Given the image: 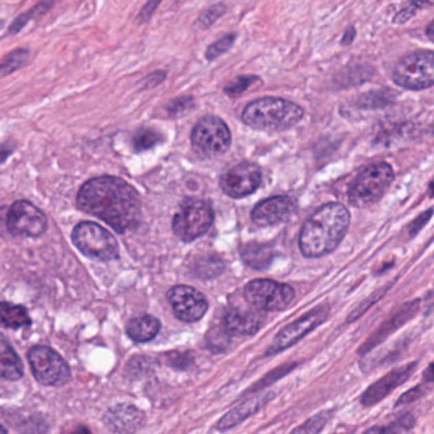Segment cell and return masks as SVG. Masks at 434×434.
I'll return each mask as SVG.
<instances>
[{
	"label": "cell",
	"instance_id": "83f0119b",
	"mask_svg": "<svg viewBox=\"0 0 434 434\" xmlns=\"http://www.w3.org/2000/svg\"><path fill=\"white\" fill-rule=\"evenodd\" d=\"M413 426H414V417L408 414V415H404L400 419L395 420L389 426H372L363 434H399L400 431L410 429Z\"/></svg>",
	"mask_w": 434,
	"mask_h": 434
},
{
	"label": "cell",
	"instance_id": "ab89813d",
	"mask_svg": "<svg viewBox=\"0 0 434 434\" xmlns=\"http://www.w3.org/2000/svg\"><path fill=\"white\" fill-rule=\"evenodd\" d=\"M72 434H92L91 431L84 426H78L76 429L72 432Z\"/></svg>",
	"mask_w": 434,
	"mask_h": 434
},
{
	"label": "cell",
	"instance_id": "4fadbf2b",
	"mask_svg": "<svg viewBox=\"0 0 434 434\" xmlns=\"http://www.w3.org/2000/svg\"><path fill=\"white\" fill-rule=\"evenodd\" d=\"M167 300L176 318L184 322H196L208 311V301L203 293L189 285H175L167 293Z\"/></svg>",
	"mask_w": 434,
	"mask_h": 434
},
{
	"label": "cell",
	"instance_id": "3957f363",
	"mask_svg": "<svg viewBox=\"0 0 434 434\" xmlns=\"http://www.w3.org/2000/svg\"><path fill=\"white\" fill-rule=\"evenodd\" d=\"M304 115L301 106L278 97L252 101L243 110L246 125L264 132H282L297 125Z\"/></svg>",
	"mask_w": 434,
	"mask_h": 434
},
{
	"label": "cell",
	"instance_id": "5bb4252c",
	"mask_svg": "<svg viewBox=\"0 0 434 434\" xmlns=\"http://www.w3.org/2000/svg\"><path fill=\"white\" fill-rule=\"evenodd\" d=\"M262 181L260 168L254 163H240L229 168L220 178V189L228 196L241 199L256 192Z\"/></svg>",
	"mask_w": 434,
	"mask_h": 434
},
{
	"label": "cell",
	"instance_id": "9a60e30c",
	"mask_svg": "<svg viewBox=\"0 0 434 434\" xmlns=\"http://www.w3.org/2000/svg\"><path fill=\"white\" fill-rule=\"evenodd\" d=\"M296 211L292 198L278 195L260 201L251 211V220L260 227L276 226L291 219Z\"/></svg>",
	"mask_w": 434,
	"mask_h": 434
},
{
	"label": "cell",
	"instance_id": "2e32d148",
	"mask_svg": "<svg viewBox=\"0 0 434 434\" xmlns=\"http://www.w3.org/2000/svg\"><path fill=\"white\" fill-rule=\"evenodd\" d=\"M419 306L420 302L417 300L406 302L405 304L400 306L384 320V324H381L376 331L359 348V354H367L369 351H373L381 342H384L390 335L399 330L401 326L405 325L410 318L415 316V313L419 311Z\"/></svg>",
	"mask_w": 434,
	"mask_h": 434
},
{
	"label": "cell",
	"instance_id": "484cf974",
	"mask_svg": "<svg viewBox=\"0 0 434 434\" xmlns=\"http://www.w3.org/2000/svg\"><path fill=\"white\" fill-rule=\"evenodd\" d=\"M163 141V136L154 129L142 127L133 138V145L136 152L148 151Z\"/></svg>",
	"mask_w": 434,
	"mask_h": 434
},
{
	"label": "cell",
	"instance_id": "6da1fadb",
	"mask_svg": "<svg viewBox=\"0 0 434 434\" xmlns=\"http://www.w3.org/2000/svg\"><path fill=\"white\" fill-rule=\"evenodd\" d=\"M78 208L107 223L117 234L132 232L141 225L142 203L133 186L115 176L88 180L76 195Z\"/></svg>",
	"mask_w": 434,
	"mask_h": 434
},
{
	"label": "cell",
	"instance_id": "7a4b0ae2",
	"mask_svg": "<svg viewBox=\"0 0 434 434\" xmlns=\"http://www.w3.org/2000/svg\"><path fill=\"white\" fill-rule=\"evenodd\" d=\"M349 225L351 214L342 204L329 203L318 208L302 227L300 250L303 256L318 259L333 252L342 242Z\"/></svg>",
	"mask_w": 434,
	"mask_h": 434
},
{
	"label": "cell",
	"instance_id": "f1b7e54d",
	"mask_svg": "<svg viewBox=\"0 0 434 434\" xmlns=\"http://www.w3.org/2000/svg\"><path fill=\"white\" fill-rule=\"evenodd\" d=\"M30 58V52L25 49H18V50L9 52L8 55L3 60L1 64V72L3 76H7L9 73H13L16 69L22 67L25 61Z\"/></svg>",
	"mask_w": 434,
	"mask_h": 434
},
{
	"label": "cell",
	"instance_id": "f546056e",
	"mask_svg": "<svg viewBox=\"0 0 434 434\" xmlns=\"http://www.w3.org/2000/svg\"><path fill=\"white\" fill-rule=\"evenodd\" d=\"M258 79V76H241L236 78L231 83L227 84L225 87V93L231 97L240 96L241 93L247 91L252 84L255 83Z\"/></svg>",
	"mask_w": 434,
	"mask_h": 434
},
{
	"label": "cell",
	"instance_id": "7c38bea8",
	"mask_svg": "<svg viewBox=\"0 0 434 434\" xmlns=\"http://www.w3.org/2000/svg\"><path fill=\"white\" fill-rule=\"evenodd\" d=\"M7 228L13 236L37 238L46 232L48 218L32 203L16 201L9 208Z\"/></svg>",
	"mask_w": 434,
	"mask_h": 434
},
{
	"label": "cell",
	"instance_id": "52a82bcc",
	"mask_svg": "<svg viewBox=\"0 0 434 434\" xmlns=\"http://www.w3.org/2000/svg\"><path fill=\"white\" fill-rule=\"evenodd\" d=\"M72 241L78 250L91 259L111 261L116 260L120 254L118 243L112 234L92 222L76 225L72 232Z\"/></svg>",
	"mask_w": 434,
	"mask_h": 434
},
{
	"label": "cell",
	"instance_id": "4dcf8cb0",
	"mask_svg": "<svg viewBox=\"0 0 434 434\" xmlns=\"http://www.w3.org/2000/svg\"><path fill=\"white\" fill-rule=\"evenodd\" d=\"M234 40H236V34H228L223 36L222 39H219L217 42H214L209 46L205 56L208 60L219 58L222 54H225L232 48Z\"/></svg>",
	"mask_w": 434,
	"mask_h": 434
},
{
	"label": "cell",
	"instance_id": "f35d334b",
	"mask_svg": "<svg viewBox=\"0 0 434 434\" xmlns=\"http://www.w3.org/2000/svg\"><path fill=\"white\" fill-rule=\"evenodd\" d=\"M423 380H424V382H434V362L426 367L424 373H423Z\"/></svg>",
	"mask_w": 434,
	"mask_h": 434
},
{
	"label": "cell",
	"instance_id": "4316f807",
	"mask_svg": "<svg viewBox=\"0 0 434 434\" xmlns=\"http://www.w3.org/2000/svg\"><path fill=\"white\" fill-rule=\"evenodd\" d=\"M331 417V411H321L316 415L309 417V420L297 426L291 434H318L325 428L329 419Z\"/></svg>",
	"mask_w": 434,
	"mask_h": 434
},
{
	"label": "cell",
	"instance_id": "44dd1931",
	"mask_svg": "<svg viewBox=\"0 0 434 434\" xmlns=\"http://www.w3.org/2000/svg\"><path fill=\"white\" fill-rule=\"evenodd\" d=\"M161 330V322L157 318L144 315L134 318L126 325V334L136 342H147L153 340Z\"/></svg>",
	"mask_w": 434,
	"mask_h": 434
},
{
	"label": "cell",
	"instance_id": "74e56055",
	"mask_svg": "<svg viewBox=\"0 0 434 434\" xmlns=\"http://www.w3.org/2000/svg\"><path fill=\"white\" fill-rule=\"evenodd\" d=\"M159 6V1H149L145 4V7L142 9L141 14H139V21L141 22H147L149 18L152 17V14L154 13V9L157 8Z\"/></svg>",
	"mask_w": 434,
	"mask_h": 434
},
{
	"label": "cell",
	"instance_id": "60d3db41",
	"mask_svg": "<svg viewBox=\"0 0 434 434\" xmlns=\"http://www.w3.org/2000/svg\"><path fill=\"white\" fill-rule=\"evenodd\" d=\"M426 36L429 40H432L434 42V22H432L431 25H428L426 28Z\"/></svg>",
	"mask_w": 434,
	"mask_h": 434
},
{
	"label": "cell",
	"instance_id": "ffe728a7",
	"mask_svg": "<svg viewBox=\"0 0 434 434\" xmlns=\"http://www.w3.org/2000/svg\"><path fill=\"white\" fill-rule=\"evenodd\" d=\"M273 397V393H261L259 396H255L250 400L245 401L241 405L236 406L234 409L228 411L225 417H220V420L218 422L216 429L225 432L234 426H238L241 422L246 420L251 415L256 414L264 405H267V401Z\"/></svg>",
	"mask_w": 434,
	"mask_h": 434
},
{
	"label": "cell",
	"instance_id": "5b68a950",
	"mask_svg": "<svg viewBox=\"0 0 434 434\" xmlns=\"http://www.w3.org/2000/svg\"><path fill=\"white\" fill-rule=\"evenodd\" d=\"M393 79L411 91L434 85V51H415L399 59L393 69Z\"/></svg>",
	"mask_w": 434,
	"mask_h": 434
},
{
	"label": "cell",
	"instance_id": "8fae6325",
	"mask_svg": "<svg viewBox=\"0 0 434 434\" xmlns=\"http://www.w3.org/2000/svg\"><path fill=\"white\" fill-rule=\"evenodd\" d=\"M330 313V307L327 304H321L316 309H311L302 318L296 320L292 324L283 327L273 342L267 349V355H273L276 353L285 351L300 342L306 335L313 331L316 327L324 324Z\"/></svg>",
	"mask_w": 434,
	"mask_h": 434
},
{
	"label": "cell",
	"instance_id": "d590c367",
	"mask_svg": "<svg viewBox=\"0 0 434 434\" xmlns=\"http://www.w3.org/2000/svg\"><path fill=\"white\" fill-rule=\"evenodd\" d=\"M424 387L423 386H417L414 389H411L409 391L401 395L400 397L396 401V406H400V405H405V404H410V402H414L417 399H420L423 395H424Z\"/></svg>",
	"mask_w": 434,
	"mask_h": 434
},
{
	"label": "cell",
	"instance_id": "ac0fdd59",
	"mask_svg": "<svg viewBox=\"0 0 434 434\" xmlns=\"http://www.w3.org/2000/svg\"><path fill=\"white\" fill-rule=\"evenodd\" d=\"M103 423L110 431L118 434H134L145 423L144 411L132 404H117L103 415Z\"/></svg>",
	"mask_w": 434,
	"mask_h": 434
},
{
	"label": "cell",
	"instance_id": "7bdbcfd3",
	"mask_svg": "<svg viewBox=\"0 0 434 434\" xmlns=\"http://www.w3.org/2000/svg\"><path fill=\"white\" fill-rule=\"evenodd\" d=\"M0 434H8V432H7V429H6V428H4V426H3V428H1V433Z\"/></svg>",
	"mask_w": 434,
	"mask_h": 434
},
{
	"label": "cell",
	"instance_id": "ba28073f",
	"mask_svg": "<svg viewBox=\"0 0 434 434\" xmlns=\"http://www.w3.org/2000/svg\"><path fill=\"white\" fill-rule=\"evenodd\" d=\"M232 143V135L226 123L217 116L208 115L198 121L192 129V149L201 157L210 158L225 154Z\"/></svg>",
	"mask_w": 434,
	"mask_h": 434
},
{
	"label": "cell",
	"instance_id": "1f68e13d",
	"mask_svg": "<svg viewBox=\"0 0 434 434\" xmlns=\"http://www.w3.org/2000/svg\"><path fill=\"white\" fill-rule=\"evenodd\" d=\"M194 107V100L192 97H181L177 100L171 101L168 105V114L171 117H177L187 114Z\"/></svg>",
	"mask_w": 434,
	"mask_h": 434
},
{
	"label": "cell",
	"instance_id": "277c9868",
	"mask_svg": "<svg viewBox=\"0 0 434 434\" xmlns=\"http://www.w3.org/2000/svg\"><path fill=\"white\" fill-rule=\"evenodd\" d=\"M393 169L386 162H378L364 168L349 187V201L357 208L376 204L393 184Z\"/></svg>",
	"mask_w": 434,
	"mask_h": 434
},
{
	"label": "cell",
	"instance_id": "e575fe53",
	"mask_svg": "<svg viewBox=\"0 0 434 434\" xmlns=\"http://www.w3.org/2000/svg\"><path fill=\"white\" fill-rule=\"evenodd\" d=\"M384 292H386V289H380V291L375 293L372 297H369V298L366 300V301L362 302V303L359 304L358 307L351 312L347 321H348V322H353V321H355L357 318H360L364 312H367L368 309H369L372 304H375V303H376V302L378 301L382 296H384Z\"/></svg>",
	"mask_w": 434,
	"mask_h": 434
},
{
	"label": "cell",
	"instance_id": "836d02e7",
	"mask_svg": "<svg viewBox=\"0 0 434 434\" xmlns=\"http://www.w3.org/2000/svg\"><path fill=\"white\" fill-rule=\"evenodd\" d=\"M50 6H52L51 3H40V4H37L34 8L30 9V12H28L27 14H23V16H21V17H18L17 19H16V22L9 28V32H10V34H16V32H18V31L30 21V17L32 18L34 16H36V14L45 13V12H40V9L42 10V9L48 8V7H50Z\"/></svg>",
	"mask_w": 434,
	"mask_h": 434
},
{
	"label": "cell",
	"instance_id": "7402d4cb",
	"mask_svg": "<svg viewBox=\"0 0 434 434\" xmlns=\"http://www.w3.org/2000/svg\"><path fill=\"white\" fill-rule=\"evenodd\" d=\"M0 376L7 381H17L23 376V364L6 338L0 342Z\"/></svg>",
	"mask_w": 434,
	"mask_h": 434
},
{
	"label": "cell",
	"instance_id": "d6986e66",
	"mask_svg": "<svg viewBox=\"0 0 434 434\" xmlns=\"http://www.w3.org/2000/svg\"><path fill=\"white\" fill-rule=\"evenodd\" d=\"M264 320L265 316L258 309L231 307L225 312L222 327L228 334L254 335L259 331Z\"/></svg>",
	"mask_w": 434,
	"mask_h": 434
},
{
	"label": "cell",
	"instance_id": "b9f144b4",
	"mask_svg": "<svg viewBox=\"0 0 434 434\" xmlns=\"http://www.w3.org/2000/svg\"><path fill=\"white\" fill-rule=\"evenodd\" d=\"M431 195L434 196V183H432V185H431Z\"/></svg>",
	"mask_w": 434,
	"mask_h": 434
},
{
	"label": "cell",
	"instance_id": "cb8c5ba5",
	"mask_svg": "<svg viewBox=\"0 0 434 434\" xmlns=\"http://www.w3.org/2000/svg\"><path fill=\"white\" fill-rule=\"evenodd\" d=\"M1 324L9 329H19L22 326L31 325V318L27 313V309L22 306L10 304L7 302L1 303Z\"/></svg>",
	"mask_w": 434,
	"mask_h": 434
},
{
	"label": "cell",
	"instance_id": "8d00e7d4",
	"mask_svg": "<svg viewBox=\"0 0 434 434\" xmlns=\"http://www.w3.org/2000/svg\"><path fill=\"white\" fill-rule=\"evenodd\" d=\"M432 211H433V210H428L426 213H423L422 216H419V217L411 223V226H410L409 228L410 236H415V234L424 227V225H426V222L429 220L431 216H432Z\"/></svg>",
	"mask_w": 434,
	"mask_h": 434
},
{
	"label": "cell",
	"instance_id": "603a6c76",
	"mask_svg": "<svg viewBox=\"0 0 434 434\" xmlns=\"http://www.w3.org/2000/svg\"><path fill=\"white\" fill-rule=\"evenodd\" d=\"M242 260L252 269L262 270L270 265L274 258L270 246L260 243H249L241 249Z\"/></svg>",
	"mask_w": 434,
	"mask_h": 434
},
{
	"label": "cell",
	"instance_id": "9c48e42d",
	"mask_svg": "<svg viewBox=\"0 0 434 434\" xmlns=\"http://www.w3.org/2000/svg\"><path fill=\"white\" fill-rule=\"evenodd\" d=\"M294 296L291 285L270 279H255L245 287L246 301L258 311H283L292 303Z\"/></svg>",
	"mask_w": 434,
	"mask_h": 434
},
{
	"label": "cell",
	"instance_id": "e0dca14e",
	"mask_svg": "<svg viewBox=\"0 0 434 434\" xmlns=\"http://www.w3.org/2000/svg\"><path fill=\"white\" fill-rule=\"evenodd\" d=\"M417 363H409L399 368H395L375 384H371L360 397V404L363 406H373L380 401L386 399L393 390L404 384L414 373Z\"/></svg>",
	"mask_w": 434,
	"mask_h": 434
},
{
	"label": "cell",
	"instance_id": "d4e9b609",
	"mask_svg": "<svg viewBox=\"0 0 434 434\" xmlns=\"http://www.w3.org/2000/svg\"><path fill=\"white\" fill-rule=\"evenodd\" d=\"M10 422L22 434H43L48 429V424L39 415L25 417L21 414H12V420H9V423Z\"/></svg>",
	"mask_w": 434,
	"mask_h": 434
},
{
	"label": "cell",
	"instance_id": "30bf717a",
	"mask_svg": "<svg viewBox=\"0 0 434 434\" xmlns=\"http://www.w3.org/2000/svg\"><path fill=\"white\" fill-rule=\"evenodd\" d=\"M34 377L45 386H61L69 382L70 367L60 354L45 345H34L27 354Z\"/></svg>",
	"mask_w": 434,
	"mask_h": 434
},
{
	"label": "cell",
	"instance_id": "8992f818",
	"mask_svg": "<svg viewBox=\"0 0 434 434\" xmlns=\"http://www.w3.org/2000/svg\"><path fill=\"white\" fill-rule=\"evenodd\" d=\"M214 222V210L208 201L189 199L172 219V229L184 242H192L207 234Z\"/></svg>",
	"mask_w": 434,
	"mask_h": 434
},
{
	"label": "cell",
	"instance_id": "d6a6232c",
	"mask_svg": "<svg viewBox=\"0 0 434 434\" xmlns=\"http://www.w3.org/2000/svg\"><path fill=\"white\" fill-rule=\"evenodd\" d=\"M225 12L226 7L223 4H216L207 9L204 13H201L200 17L198 19V25H200L203 28H207L209 25H213Z\"/></svg>",
	"mask_w": 434,
	"mask_h": 434
}]
</instances>
